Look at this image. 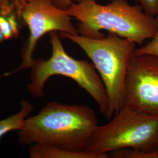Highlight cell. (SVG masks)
<instances>
[{
  "label": "cell",
  "mask_w": 158,
  "mask_h": 158,
  "mask_svg": "<svg viewBox=\"0 0 158 158\" xmlns=\"http://www.w3.org/2000/svg\"><path fill=\"white\" fill-rule=\"evenodd\" d=\"M97 127L92 108L51 102L37 115L25 119L18 131V139L22 145L47 144L82 151Z\"/></svg>",
  "instance_id": "1"
},
{
  "label": "cell",
  "mask_w": 158,
  "mask_h": 158,
  "mask_svg": "<svg viewBox=\"0 0 158 158\" xmlns=\"http://www.w3.org/2000/svg\"><path fill=\"white\" fill-rule=\"evenodd\" d=\"M66 11L79 22V35L92 38L104 37L101 31L131 40L141 45L151 40L158 28V17L147 14L140 6H132L127 0H113L100 4L97 0H81Z\"/></svg>",
  "instance_id": "2"
},
{
  "label": "cell",
  "mask_w": 158,
  "mask_h": 158,
  "mask_svg": "<svg viewBox=\"0 0 158 158\" xmlns=\"http://www.w3.org/2000/svg\"><path fill=\"white\" fill-rule=\"evenodd\" d=\"M60 36L79 46L94 65L106 90L108 101L106 119L110 120L125 106L126 78L136 44L111 33L100 38L63 32Z\"/></svg>",
  "instance_id": "3"
},
{
  "label": "cell",
  "mask_w": 158,
  "mask_h": 158,
  "mask_svg": "<svg viewBox=\"0 0 158 158\" xmlns=\"http://www.w3.org/2000/svg\"><path fill=\"white\" fill-rule=\"evenodd\" d=\"M52 55L48 60H35L31 68L29 93L36 97L44 96L46 82L52 76L60 75L72 79L96 102L107 118L108 101L105 86L93 63L77 60L65 51L57 32L50 33Z\"/></svg>",
  "instance_id": "4"
},
{
  "label": "cell",
  "mask_w": 158,
  "mask_h": 158,
  "mask_svg": "<svg viewBox=\"0 0 158 158\" xmlns=\"http://www.w3.org/2000/svg\"><path fill=\"white\" fill-rule=\"evenodd\" d=\"M158 149V115L124 106L107 124L98 126L85 151L108 155L121 149Z\"/></svg>",
  "instance_id": "5"
},
{
  "label": "cell",
  "mask_w": 158,
  "mask_h": 158,
  "mask_svg": "<svg viewBox=\"0 0 158 158\" xmlns=\"http://www.w3.org/2000/svg\"><path fill=\"white\" fill-rule=\"evenodd\" d=\"M21 18L29 29L30 35L23 56V62L14 72L31 68L35 60L33 53L41 37L52 32L79 34L66 10L55 6L52 0H21Z\"/></svg>",
  "instance_id": "6"
},
{
  "label": "cell",
  "mask_w": 158,
  "mask_h": 158,
  "mask_svg": "<svg viewBox=\"0 0 158 158\" xmlns=\"http://www.w3.org/2000/svg\"><path fill=\"white\" fill-rule=\"evenodd\" d=\"M125 106L158 115V56L134 55L128 69Z\"/></svg>",
  "instance_id": "7"
},
{
  "label": "cell",
  "mask_w": 158,
  "mask_h": 158,
  "mask_svg": "<svg viewBox=\"0 0 158 158\" xmlns=\"http://www.w3.org/2000/svg\"><path fill=\"white\" fill-rule=\"evenodd\" d=\"M21 0H0V32L5 40L18 36L19 33Z\"/></svg>",
  "instance_id": "8"
},
{
  "label": "cell",
  "mask_w": 158,
  "mask_h": 158,
  "mask_svg": "<svg viewBox=\"0 0 158 158\" xmlns=\"http://www.w3.org/2000/svg\"><path fill=\"white\" fill-rule=\"evenodd\" d=\"M32 158H107V155H98L85 151H73L47 144H34L29 151Z\"/></svg>",
  "instance_id": "9"
},
{
  "label": "cell",
  "mask_w": 158,
  "mask_h": 158,
  "mask_svg": "<svg viewBox=\"0 0 158 158\" xmlns=\"http://www.w3.org/2000/svg\"><path fill=\"white\" fill-rule=\"evenodd\" d=\"M21 107L19 112L7 118L0 120V138L10 131L20 130L29 114L33 110V106L26 100L21 102Z\"/></svg>",
  "instance_id": "10"
},
{
  "label": "cell",
  "mask_w": 158,
  "mask_h": 158,
  "mask_svg": "<svg viewBox=\"0 0 158 158\" xmlns=\"http://www.w3.org/2000/svg\"><path fill=\"white\" fill-rule=\"evenodd\" d=\"M114 158H158V149L147 151L135 149H121L110 153Z\"/></svg>",
  "instance_id": "11"
},
{
  "label": "cell",
  "mask_w": 158,
  "mask_h": 158,
  "mask_svg": "<svg viewBox=\"0 0 158 158\" xmlns=\"http://www.w3.org/2000/svg\"><path fill=\"white\" fill-rule=\"evenodd\" d=\"M134 54L136 55H153L158 56V28L155 35L151 41L141 48H136Z\"/></svg>",
  "instance_id": "12"
},
{
  "label": "cell",
  "mask_w": 158,
  "mask_h": 158,
  "mask_svg": "<svg viewBox=\"0 0 158 158\" xmlns=\"http://www.w3.org/2000/svg\"><path fill=\"white\" fill-rule=\"evenodd\" d=\"M139 3L143 10L154 17L158 16V0H134Z\"/></svg>",
  "instance_id": "13"
},
{
  "label": "cell",
  "mask_w": 158,
  "mask_h": 158,
  "mask_svg": "<svg viewBox=\"0 0 158 158\" xmlns=\"http://www.w3.org/2000/svg\"><path fill=\"white\" fill-rule=\"evenodd\" d=\"M81 0H52L53 4L58 8L67 10L74 3L78 2Z\"/></svg>",
  "instance_id": "14"
},
{
  "label": "cell",
  "mask_w": 158,
  "mask_h": 158,
  "mask_svg": "<svg viewBox=\"0 0 158 158\" xmlns=\"http://www.w3.org/2000/svg\"></svg>",
  "instance_id": "15"
}]
</instances>
